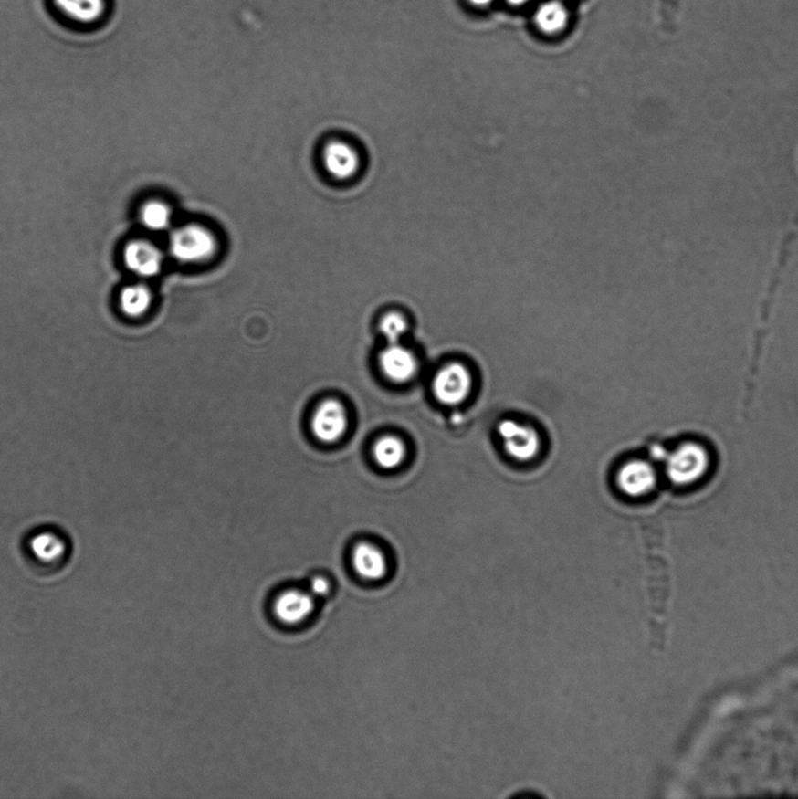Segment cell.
Returning <instances> with one entry per match:
<instances>
[{
    "label": "cell",
    "mask_w": 798,
    "mask_h": 799,
    "mask_svg": "<svg viewBox=\"0 0 798 799\" xmlns=\"http://www.w3.org/2000/svg\"><path fill=\"white\" fill-rule=\"evenodd\" d=\"M313 594L300 590H289L281 594L274 603V614L287 626H298L314 613Z\"/></svg>",
    "instance_id": "7"
},
{
    "label": "cell",
    "mask_w": 798,
    "mask_h": 799,
    "mask_svg": "<svg viewBox=\"0 0 798 799\" xmlns=\"http://www.w3.org/2000/svg\"><path fill=\"white\" fill-rule=\"evenodd\" d=\"M310 588L313 596L323 597L330 594L331 584L327 578L317 576L311 578Z\"/></svg>",
    "instance_id": "20"
},
{
    "label": "cell",
    "mask_w": 798,
    "mask_h": 799,
    "mask_svg": "<svg viewBox=\"0 0 798 799\" xmlns=\"http://www.w3.org/2000/svg\"><path fill=\"white\" fill-rule=\"evenodd\" d=\"M710 457L701 444L685 443L676 448L667 461V474L676 486H691L708 473Z\"/></svg>",
    "instance_id": "1"
},
{
    "label": "cell",
    "mask_w": 798,
    "mask_h": 799,
    "mask_svg": "<svg viewBox=\"0 0 798 799\" xmlns=\"http://www.w3.org/2000/svg\"><path fill=\"white\" fill-rule=\"evenodd\" d=\"M30 548L33 555L46 563L60 560L65 553L64 540L53 531L39 532L31 540Z\"/></svg>",
    "instance_id": "14"
},
{
    "label": "cell",
    "mask_w": 798,
    "mask_h": 799,
    "mask_svg": "<svg viewBox=\"0 0 798 799\" xmlns=\"http://www.w3.org/2000/svg\"><path fill=\"white\" fill-rule=\"evenodd\" d=\"M498 434L509 456L522 463L534 459L541 449V436L538 431L515 420H502L499 424Z\"/></svg>",
    "instance_id": "3"
},
{
    "label": "cell",
    "mask_w": 798,
    "mask_h": 799,
    "mask_svg": "<svg viewBox=\"0 0 798 799\" xmlns=\"http://www.w3.org/2000/svg\"><path fill=\"white\" fill-rule=\"evenodd\" d=\"M381 331L388 340L389 344L399 343V340L405 334L407 329L406 320L399 313L386 314L381 322Z\"/></svg>",
    "instance_id": "19"
},
{
    "label": "cell",
    "mask_w": 798,
    "mask_h": 799,
    "mask_svg": "<svg viewBox=\"0 0 798 799\" xmlns=\"http://www.w3.org/2000/svg\"><path fill=\"white\" fill-rule=\"evenodd\" d=\"M617 484L622 492L631 498L646 497L656 485V469L647 461L631 460L619 469Z\"/></svg>",
    "instance_id": "6"
},
{
    "label": "cell",
    "mask_w": 798,
    "mask_h": 799,
    "mask_svg": "<svg viewBox=\"0 0 798 799\" xmlns=\"http://www.w3.org/2000/svg\"><path fill=\"white\" fill-rule=\"evenodd\" d=\"M322 160L327 172L340 181L352 178L359 170L360 160L357 152L351 145L340 141H334L324 147Z\"/></svg>",
    "instance_id": "9"
},
{
    "label": "cell",
    "mask_w": 798,
    "mask_h": 799,
    "mask_svg": "<svg viewBox=\"0 0 798 799\" xmlns=\"http://www.w3.org/2000/svg\"><path fill=\"white\" fill-rule=\"evenodd\" d=\"M352 565L361 577L372 582L383 580L388 573L384 552L372 543L357 544L352 552Z\"/></svg>",
    "instance_id": "10"
},
{
    "label": "cell",
    "mask_w": 798,
    "mask_h": 799,
    "mask_svg": "<svg viewBox=\"0 0 798 799\" xmlns=\"http://www.w3.org/2000/svg\"><path fill=\"white\" fill-rule=\"evenodd\" d=\"M568 22V14L560 3L543 4L536 12V24L546 33L562 31Z\"/></svg>",
    "instance_id": "16"
},
{
    "label": "cell",
    "mask_w": 798,
    "mask_h": 799,
    "mask_svg": "<svg viewBox=\"0 0 798 799\" xmlns=\"http://www.w3.org/2000/svg\"><path fill=\"white\" fill-rule=\"evenodd\" d=\"M348 427L346 410L334 399L324 401L311 418V431L320 441L332 444L342 438Z\"/></svg>",
    "instance_id": "5"
},
{
    "label": "cell",
    "mask_w": 798,
    "mask_h": 799,
    "mask_svg": "<svg viewBox=\"0 0 798 799\" xmlns=\"http://www.w3.org/2000/svg\"><path fill=\"white\" fill-rule=\"evenodd\" d=\"M124 260L129 268L143 277L155 276L162 266L159 248L147 241H134L129 244L124 252Z\"/></svg>",
    "instance_id": "11"
},
{
    "label": "cell",
    "mask_w": 798,
    "mask_h": 799,
    "mask_svg": "<svg viewBox=\"0 0 798 799\" xmlns=\"http://www.w3.org/2000/svg\"><path fill=\"white\" fill-rule=\"evenodd\" d=\"M472 389V376L467 366L451 363L440 369L434 380L436 398L444 405L455 406L467 401Z\"/></svg>",
    "instance_id": "4"
},
{
    "label": "cell",
    "mask_w": 798,
    "mask_h": 799,
    "mask_svg": "<svg viewBox=\"0 0 798 799\" xmlns=\"http://www.w3.org/2000/svg\"><path fill=\"white\" fill-rule=\"evenodd\" d=\"M679 0H660L658 8L659 30L665 35H675L678 30Z\"/></svg>",
    "instance_id": "18"
},
{
    "label": "cell",
    "mask_w": 798,
    "mask_h": 799,
    "mask_svg": "<svg viewBox=\"0 0 798 799\" xmlns=\"http://www.w3.org/2000/svg\"><path fill=\"white\" fill-rule=\"evenodd\" d=\"M59 11L80 24L98 22L105 14L106 0H54Z\"/></svg>",
    "instance_id": "12"
},
{
    "label": "cell",
    "mask_w": 798,
    "mask_h": 799,
    "mask_svg": "<svg viewBox=\"0 0 798 799\" xmlns=\"http://www.w3.org/2000/svg\"><path fill=\"white\" fill-rule=\"evenodd\" d=\"M120 305L123 314L127 315L128 318H141L151 308V291L144 286L127 287L121 294Z\"/></svg>",
    "instance_id": "15"
},
{
    "label": "cell",
    "mask_w": 798,
    "mask_h": 799,
    "mask_svg": "<svg viewBox=\"0 0 798 799\" xmlns=\"http://www.w3.org/2000/svg\"><path fill=\"white\" fill-rule=\"evenodd\" d=\"M471 2L473 4H476V5L484 6L488 5V4L492 2V0H471Z\"/></svg>",
    "instance_id": "21"
},
{
    "label": "cell",
    "mask_w": 798,
    "mask_h": 799,
    "mask_svg": "<svg viewBox=\"0 0 798 799\" xmlns=\"http://www.w3.org/2000/svg\"><path fill=\"white\" fill-rule=\"evenodd\" d=\"M173 256L183 262H202L215 255L217 243L207 228L186 225L173 233L170 240Z\"/></svg>",
    "instance_id": "2"
},
{
    "label": "cell",
    "mask_w": 798,
    "mask_h": 799,
    "mask_svg": "<svg viewBox=\"0 0 798 799\" xmlns=\"http://www.w3.org/2000/svg\"><path fill=\"white\" fill-rule=\"evenodd\" d=\"M405 447L396 436H383L373 447V457L378 466L384 469L397 468L405 459Z\"/></svg>",
    "instance_id": "13"
},
{
    "label": "cell",
    "mask_w": 798,
    "mask_h": 799,
    "mask_svg": "<svg viewBox=\"0 0 798 799\" xmlns=\"http://www.w3.org/2000/svg\"><path fill=\"white\" fill-rule=\"evenodd\" d=\"M507 2L513 4V5H521V4L528 3L530 0H507Z\"/></svg>",
    "instance_id": "22"
},
{
    "label": "cell",
    "mask_w": 798,
    "mask_h": 799,
    "mask_svg": "<svg viewBox=\"0 0 798 799\" xmlns=\"http://www.w3.org/2000/svg\"><path fill=\"white\" fill-rule=\"evenodd\" d=\"M382 372L390 381L405 383L413 380L418 370V362L413 352L401 344H390L380 356Z\"/></svg>",
    "instance_id": "8"
},
{
    "label": "cell",
    "mask_w": 798,
    "mask_h": 799,
    "mask_svg": "<svg viewBox=\"0 0 798 799\" xmlns=\"http://www.w3.org/2000/svg\"><path fill=\"white\" fill-rule=\"evenodd\" d=\"M142 220L145 226L151 228V230H164L172 222V211L164 203L151 202L145 204L143 207Z\"/></svg>",
    "instance_id": "17"
}]
</instances>
